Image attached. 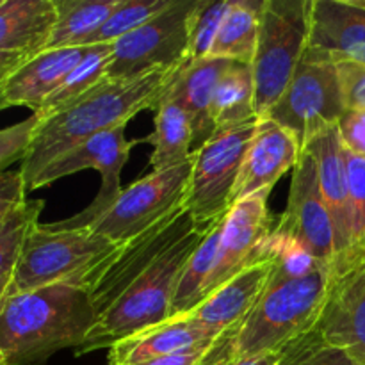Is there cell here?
<instances>
[{
	"instance_id": "cell-31",
	"label": "cell",
	"mask_w": 365,
	"mask_h": 365,
	"mask_svg": "<svg viewBox=\"0 0 365 365\" xmlns=\"http://www.w3.org/2000/svg\"><path fill=\"white\" fill-rule=\"evenodd\" d=\"M346 173H348L349 217H351V248L344 262L331 277L341 274L351 264L365 257V157L355 155L344 148Z\"/></svg>"
},
{
	"instance_id": "cell-38",
	"label": "cell",
	"mask_w": 365,
	"mask_h": 365,
	"mask_svg": "<svg viewBox=\"0 0 365 365\" xmlns=\"http://www.w3.org/2000/svg\"><path fill=\"white\" fill-rule=\"evenodd\" d=\"M337 128L342 146L355 155L365 157V109H346Z\"/></svg>"
},
{
	"instance_id": "cell-18",
	"label": "cell",
	"mask_w": 365,
	"mask_h": 365,
	"mask_svg": "<svg viewBox=\"0 0 365 365\" xmlns=\"http://www.w3.org/2000/svg\"><path fill=\"white\" fill-rule=\"evenodd\" d=\"M305 152H309L316 160L319 187L323 192L324 203L328 207V212H330L331 223H334L335 242H337V262L334 267L335 273L339 266L346 260L349 248H351L348 173H346L344 146L339 138L337 125L317 134L305 146Z\"/></svg>"
},
{
	"instance_id": "cell-30",
	"label": "cell",
	"mask_w": 365,
	"mask_h": 365,
	"mask_svg": "<svg viewBox=\"0 0 365 365\" xmlns=\"http://www.w3.org/2000/svg\"><path fill=\"white\" fill-rule=\"evenodd\" d=\"M43 200H25L0 223V278L13 277L29 234L39 223Z\"/></svg>"
},
{
	"instance_id": "cell-21",
	"label": "cell",
	"mask_w": 365,
	"mask_h": 365,
	"mask_svg": "<svg viewBox=\"0 0 365 365\" xmlns=\"http://www.w3.org/2000/svg\"><path fill=\"white\" fill-rule=\"evenodd\" d=\"M271 274H273L271 259L252 264L216 289L195 312H191V316L216 335L225 334L239 321L245 319L250 310L262 298L269 287Z\"/></svg>"
},
{
	"instance_id": "cell-6",
	"label": "cell",
	"mask_w": 365,
	"mask_h": 365,
	"mask_svg": "<svg viewBox=\"0 0 365 365\" xmlns=\"http://www.w3.org/2000/svg\"><path fill=\"white\" fill-rule=\"evenodd\" d=\"M310 32V0H266L255 59V109L267 116L287 89L307 46Z\"/></svg>"
},
{
	"instance_id": "cell-32",
	"label": "cell",
	"mask_w": 365,
	"mask_h": 365,
	"mask_svg": "<svg viewBox=\"0 0 365 365\" xmlns=\"http://www.w3.org/2000/svg\"><path fill=\"white\" fill-rule=\"evenodd\" d=\"M175 0H121L106 24L88 39L86 46L114 43L166 11Z\"/></svg>"
},
{
	"instance_id": "cell-24",
	"label": "cell",
	"mask_w": 365,
	"mask_h": 365,
	"mask_svg": "<svg viewBox=\"0 0 365 365\" xmlns=\"http://www.w3.org/2000/svg\"><path fill=\"white\" fill-rule=\"evenodd\" d=\"M216 134L235 130L259 120L255 109V78L252 64L232 61L217 82L212 102Z\"/></svg>"
},
{
	"instance_id": "cell-5",
	"label": "cell",
	"mask_w": 365,
	"mask_h": 365,
	"mask_svg": "<svg viewBox=\"0 0 365 365\" xmlns=\"http://www.w3.org/2000/svg\"><path fill=\"white\" fill-rule=\"evenodd\" d=\"M120 246L91 228H59L56 223H36L13 273L9 296L57 284L84 289L96 264Z\"/></svg>"
},
{
	"instance_id": "cell-44",
	"label": "cell",
	"mask_w": 365,
	"mask_h": 365,
	"mask_svg": "<svg viewBox=\"0 0 365 365\" xmlns=\"http://www.w3.org/2000/svg\"><path fill=\"white\" fill-rule=\"evenodd\" d=\"M0 365H7V362H6V356L2 355V351H0Z\"/></svg>"
},
{
	"instance_id": "cell-16",
	"label": "cell",
	"mask_w": 365,
	"mask_h": 365,
	"mask_svg": "<svg viewBox=\"0 0 365 365\" xmlns=\"http://www.w3.org/2000/svg\"><path fill=\"white\" fill-rule=\"evenodd\" d=\"M303 150L284 127L269 118L257 121L255 134L246 152L232 205L259 192H271L273 185L294 170Z\"/></svg>"
},
{
	"instance_id": "cell-36",
	"label": "cell",
	"mask_w": 365,
	"mask_h": 365,
	"mask_svg": "<svg viewBox=\"0 0 365 365\" xmlns=\"http://www.w3.org/2000/svg\"><path fill=\"white\" fill-rule=\"evenodd\" d=\"M38 123V116L32 114L20 123L0 128V173H4L13 163L24 159Z\"/></svg>"
},
{
	"instance_id": "cell-17",
	"label": "cell",
	"mask_w": 365,
	"mask_h": 365,
	"mask_svg": "<svg viewBox=\"0 0 365 365\" xmlns=\"http://www.w3.org/2000/svg\"><path fill=\"white\" fill-rule=\"evenodd\" d=\"M309 48L334 63L365 66V7L355 0H310Z\"/></svg>"
},
{
	"instance_id": "cell-26",
	"label": "cell",
	"mask_w": 365,
	"mask_h": 365,
	"mask_svg": "<svg viewBox=\"0 0 365 365\" xmlns=\"http://www.w3.org/2000/svg\"><path fill=\"white\" fill-rule=\"evenodd\" d=\"M266 0H232L209 57L252 64Z\"/></svg>"
},
{
	"instance_id": "cell-40",
	"label": "cell",
	"mask_w": 365,
	"mask_h": 365,
	"mask_svg": "<svg viewBox=\"0 0 365 365\" xmlns=\"http://www.w3.org/2000/svg\"><path fill=\"white\" fill-rule=\"evenodd\" d=\"M210 346H212V342H203V344H196L192 348L182 349V351L173 353V355L160 356V359L148 360V362L138 365H196L203 359V355L209 351Z\"/></svg>"
},
{
	"instance_id": "cell-41",
	"label": "cell",
	"mask_w": 365,
	"mask_h": 365,
	"mask_svg": "<svg viewBox=\"0 0 365 365\" xmlns=\"http://www.w3.org/2000/svg\"><path fill=\"white\" fill-rule=\"evenodd\" d=\"M27 59H31V57L24 56V53L2 52V50H0V84H2L11 73H14V71H16Z\"/></svg>"
},
{
	"instance_id": "cell-42",
	"label": "cell",
	"mask_w": 365,
	"mask_h": 365,
	"mask_svg": "<svg viewBox=\"0 0 365 365\" xmlns=\"http://www.w3.org/2000/svg\"><path fill=\"white\" fill-rule=\"evenodd\" d=\"M280 353H266V355H259V356H252V359H242L237 360V362H232L228 365H277L278 359H280Z\"/></svg>"
},
{
	"instance_id": "cell-34",
	"label": "cell",
	"mask_w": 365,
	"mask_h": 365,
	"mask_svg": "<svg viewBox=\"0 0 365 365\" xmlns=\"http://www.w3.org/2000/svg\"><path fill=\"white\" fill-rule=\"evenodd\" d=\"M277 365H365L351 353L324 341L316 330L303 334L285 346Z\"/></svg>"
},
{
	"instance_id": "cell-22",
	"label": "cell",
	"mask_w": 365,
	"mask_h": 365,
	"mask_svg": "<svg viewBox=\"0 0 365 365\" xmlns=\"http://www.w3.org/2000/svg\"><path fill=\"white\" fill-rule=\"evenodd\" d=\"M232 61L205 57V59L185 63L178 70L171 93L187 110L192 127V145L195 150L202 148L209 139L216 135L212 120V102L217 82Z\"/></svg>"
},
{
	"instance_id": "cell-35",
	"label": "cell",
	"mask_w": 365,
	"mask_h": 365,
	"mask_svg": "<svg viewBox=\"0 0 365 365\" xmlns=\"http://www.w3.org/2000/svg\"><path fill=\"white\" fill-rule=\"evenodd\" d=\"M230 2L232 0H221V2L196 0V6L189 18V63L210 56V50H212Z\"/></svg>"
},
{
	"instance_id": "cell-10",
	"label": "cell",
	"mask_w": 365,
	"mask_h": 365,
	"mask_svg": "<svg viewBox=\"0 0 365 365\" xmlns=\"http://www.w3.org/2000/svg\"><path fill=\"white\" fill-rule=\"evenodd\" d=\"M196 0H175L166 11L113 43L106 81H130L187 61L189 18Z\"/></svg>"
},
{
	"instance_id": "cell-39",
	"label": "cell",
	"mask_w": 365,
	"mask_h": 365,
	"mask_svg": "<svg viewBox=\"0 0 365 365\" xmlns=\"http://www.w3.org/2000/svg\"><path fill=\"white\" fill-rule=\"evenodd\" d=\"M25 200H27V191L20 170L0 173V223Z\"/></svg>"
},
{
	"instance_id": "cell-8",
	"label": "cell",
	"mask_w": 365,
	"mask_h": 365,
	"mask_svg": "<svg viewBox=\"0 0 365 365\" xmlns=\"http://www.w3.org/2000/svg\"><path fill=\"white\" fill-rule=\"evenodd\" d=\"M257 121L235 130L220 132L202 148L192 150V170L184 210L200 230H207L214 221L227 216L230 210Z\"/></svg>"
},
{
	"instance_id": "cell-33",
	"label": "cell",
	"mask_w": 365,
	"mask_h": 365,
	"mask_svg": "<svg viewBox=\"0 0 365 365\" xmlns=\"http://www.w3.org/2000/svg\"><path fill=\"white\" fill-rule=\"evenodd\" d=\"M264 259L273 260V274L269 285L309 277L324 269L302 245L271 232L264 248ZM328 271V269H327Z\"/></svg>"
},
{
	"instance_id": "cell-29",
	"label": "cell",
	"mask_w": 365,
	"mask_h": 365,
	"mask_svg": "<svg viewBox=\"0 0 365 365\" xmlns=\"http://www.w3.org/2000/svg\"><path fill=\"white\" fill-rule=\"evenodd\" d=\"M110 56H113V43L86 46L84 56L78 61L77 66L64 77L59 88L45 100L41 109L34 113V116H38V120H46L81 100L93 88L102 84L106 81Z\"/></svg>"
},
{
	"instance_id": "cell-9",
	"label": "cell",
	"mask_w": 365,
	"mask_h": 365,
	"mask_svg": "<svg viewBox=\"0 0 365 365\" xmlns=\"http://www.w3.org/2000/svg\"><path fill=\"white\" fill-rule=\"evenodd\" d=\"M192 170V153L177 166L152 171L121 191L107 212L88 228L116 245H125L160 221L184 210Z\"/></svg>"
},
{
	"instance_id": "cell-20",
	"label": "cell",
	"mask_w": 365,
	"mask_h": 365,
	"mask_svg": "<svg viewBox=\"0 0 365 365\" xmlns=\"http://www.w3.org/2000/svg\"><path fill=\"white\" fill-rule=\"evenodd\" d=\"M220 335L200 324L191 314L170 317L164 323L145 328L109 348V365H138L203 342H214Z\"/></svg>"
},
{
	"instance_id": "cell-4",
	"label": "cell",
	"mask_w": 365,
	"mask_h": 365,
	"mask_svg": "<svg viewBox=\"0 0 365 365\" xmlns=\"http://www.w3.org/2000/svg\"><path fill=\"white\" fill-rule=\"evenodd\" d=\"M207 230L192 228L177 245L171 246L106 314L96 319L86 341L75 349V355L82 356L96 349L110 348L145 328L170 319L171 302L182 271Z\"/></svg>"
},
{
	"instance_id": "cell-43",
	"label": "cell",
	"mask_w": 365,
	"mask_h": 365,
	"mask_svg": "<svg viewBox=\"0 0 365 365\" xmlns=\"http://www.w3.org/2000/svg\"><path fill=\"white\" fill-rule=\"evenodd\" d=\"M11 282H13V277L0 278V312H2V307H4V303H6V299L9 298Z\"/></svg>"
},
{
	"instance_id": "cell-1",
	"label": "cell",
	"mask_w": 365,
	"mask_h": 365,
	"mask_svg": "<svg viewBox=\"0 0 365 365\" xmlns=\"http://www.w3.org/2000/svg\"><path fill=\"white\" fill-rule=\"evenodd\" d=\"M182 66L159 68L130 81H103L64 110L39 120L21 159L25 191L43 170L88 139L127 125L141 110L157 109Z\"/></svg>"
},
{
	"instance_id": "cell-37",
	"label": "cell",
	"mask_w": 365,
	"mask_h": 365,
	"mask_svg": "<svg viewBox=\"0 0 365 365\" xmlns=\"http://www.w3.org/2000/svg\"><path fill=\"white\" fill-rule=\"evenodd\" d=\"M339 78L344 93L346 109H365V66L356 63H337Z\"/></svg>"
},
{
	"instance_id": "cell-13",
	"label": "cell",
	"mask_w": 365,
	"mask_h": 365,
	"mask_svg": "<svg viewBox=\"0 0 365 365\" xmlns=\"http://www.w3.org/2000/svg\"><path fill=\"white\" fill-rule=\"evenodd\" d=\"M273 230L302 245L324 269L334 273L337 262L334 223L319 187L317 164L305 150L292 170L287 209Z\"/></svg>"
},
{
	"instance_id": "cell-11",
	"label": "cell",
	"mask_w": 365,
	"mask_h": 365,
	"mask_svg": "<svg viewBox=\"0 0 365 365\" xmlns=\"http://www.w3.org/2000/svg\"><path fill=\"white\" fill-rule=\"evenodd\" d=\"M191 216L185 210L160 221L116 252L96 264L89 273L84 289L91 296L96 319L106 314L134 282H138L168 250L192 230Z\"/></svg>"
},
{
	"instance_id": "cell-28",
	"label": "cell",
	"mask_w": 365,
	"mask_h": 365,
	"mask_svg": "<svg viewBox=\"0 0 365 365\" xmlns=\"http://www.w3.org/2000/svg\"><path fill=\"white\" fill-rule=\"evenodd\" d=\"M57 20L45 50L86 46L121 0H53Z\"/></svg>"
},
{
	"instance_id": "cell-15",
	"label": "cell",
	"mask_w": 365,
	"mask_h": 365,
	"mask_svg": "<svg viewBox=\"0 0 365 365\" xmlns=\"http://www.w3.org/2000/svg\"><path fill=\"white\" fill-rule=\"evenodd\" d=\"M314 330L365 364V257L335 274Z\"/></svg>"
},
{
	"instance_id": "cell-14",
	"label": "cell",
	"mask_w": 365,
	"mask_h": 365,
	"mask_svg": "<svg viewBox=\"0 0 365 365\" xmlns=\"http://www.w3.org/2000/svg\"><path fill=\"white\" fill-rule=\"evenodd\" d=\"M267 196L269 192H259L230 207L205 299L242 269L264 260V248L274 228L267 210Z\"/></svg>"
},
{
	"instance_id": "cell-3",
	"label": "cell",
	"mask_w": 365,
	"mask_h": 365,
	"mask_svg": "<svg viewBox=\"0 0 365 365\" xmlns=\"http://www.w3.org/2000/svg\"><path fill=\"white\" fill-rule=\"evenodd\" d=\"M334 277L321 269L267 287L248 316L221 334L196 365H228L282 351L316 327Z\"/></svg>"
},
{
	"instance_id": "cell-12",
	"label": "cell",
	"mask_w": 365,
	"mask_h": 365,
	"mask_svg": "<svg viewBox=\"0 0 365 365\" xmlns=\"http://www.w3.org/2000/svg\"><path fill=\"white\" fill-rule=\"evenodd\" d=\"M125 128H127V125H121V127L102 132V134L88 139L81 146H77L71 152H68L66 155L57 159L56 163L50 164L46 170H43V173L31 185L29 192L46 187L52 182L59 180V178L73 175L77 171L88 170V168H93V170L102 175V187H100L95 200L82 212L75 214L73 217L57 221V227L88 228L96 217L107 212L110 205L118 200V196L121 195V191H123V187H121V170L127 164L132 146L139 143L128 141L125 138Z\"/></svg>"
},
{
	"instance_id": "cell-25",
	"label": "cell",
	"mask_w": 365,
	"mask_h": 365,
	"mask_svg": "<svg viewBox=\"0 0 365 365\" xmlns=\"http://www.w3.org/2000/svg\"><path fill=\"white\" fill-rule=\"evenodd\" d=\"M146 139L153 145V153L150 157V166L153 171L177 166L191 157V118L175 98L171 88L157 106L155 130Z\"/></svg>"
},
{
	"instance_id": "cell-27",
	"label": "cell",
	"mask_w": 365,
	"mask_h": 365,
	"mask_svg": "<svg viewBox=\"0 0 365 365\" xmlns=\"http://www.w3.org/2000/svg\"><path fill=\"white\" fill-rule=\"evenodd\" d=\"M225 220H227V216L220 217L210 225L207 234L203 235L202 242L196 246L192 255L189 257L187 264L180 274V280H178L173 302H171V317L195 312L205 302L207 287H209L210 277H212L214 267L217 264Z\"/></svg>"
},
{
	"instance_id": "cell-45",
	"label": "cell",
	"mask_w": 365,
	"mask_h": 365,
	"mask_svg": "<svg viewBox=\"0 0 365 365\" xmlns=\"http://www.w3.org/2000/svg\"><path fill=\"white\" fill-rule=\"evenodd\" d=\"M356 4H359V6H362V7H365V0H355Z\"/></svg>"
},
{
	"instance_id": "cell-19",
	"label": "cell",
	"mask_w": 365,
	"mask_h": 365,
	"mask_svg": "<svg viewBox=\"0 0 365 365\" xmlns=\"http://www.w3.org/2000/svg\"><path fill=\"white\" fill-rule=\"evenodd\" d=\"M84 52L86 46L43 50L25 61L0 84V110L29 107L32 113H38L64 77L77 66Z\"/></svg>"
},
{
	"instance_id": "cell-23",
	"label": "cell",
	"mask_w": 365,
	"mask_h": 365,
	"mask_svg": "<svg viewBox=\"0 0 365 365\" xmlns=\"http://www.w3.org/2000/svg\"><path fill=\"white\" fill-rule=\"evenodd\" d=\"M56 20L53 0H0V50L34 57L45 50Z\"/></svg>"
},
{
	"instance_id": "cell-7",
	"label": "cell",
	"mask_w": 365,
	"mask_h": 365,
	"mask_svg": "<svg viewBox=\"0 0 365 365\" xmlns=\"http://www.w3.org/2000/svg\"><path fill=\"white\" fill-rule=\"evenodd\" d=\"M344 110L337 63L307 46L287 89L266 118L284 127L305 150L317 134L335 127Z\"/></svg>"
},
{
	"instance_id": "cell-2",
	"label": "cell",
	"mask_w": 365,
	"mask_h": 365,
	"mask_svg": "<svg viewBox=\"0 0 365 365\" xmlns=\"http://www.w3.org/2000/svg\"><path fill=\"white\" fill-rule=\"evenodd\" d=\"M96 323L91 296L70 284L11 294L0 312V351L7 365H39L77 349Z\"/></svg>"
}]
</instances>
